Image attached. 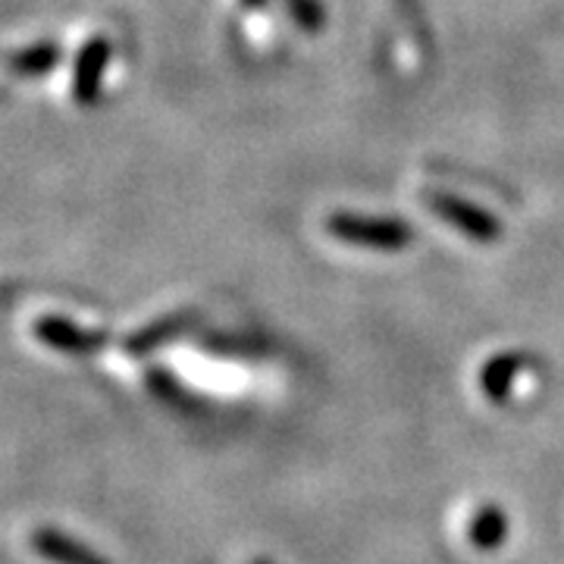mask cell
<instances>
[{
	"label": "cell",
	"instance_id": "cell-7",
	"mask_svg": "<svg viewBox=\"0 0 564 564\" xmlns=\"http://www.w3.org/2000/svg\"><path fill=\"white\" fill-rule=\"evenodd\" d=\"M61 63L63 44H57V41H35V44L10 54V69L22 79H41V76L54 73Z\"/></svg>",
	"mask_w": 564,
	"mask_h": 564
},
{
	"label": "cell",
	"instance_id": "cell-2",
	"mask_svg": "<svg viewBox=\"0 0 564 564\" xmlns=\"http://www.w3.org/2000/svg\"><path fill=\"white\" fill-rule=\"evenodd\" d=\"M423 204H426L440 220L448 223L452 229H458L462 236H467L470 242L492 245L502 239V223H499V217L489 214L480 204L467 202L462 195H452V192L433 188V192L423 195Z\"/></svg>",
	"mask_w": 564,
	"mask_h": 564
},
{
	"label": "cell",
	"instance_id": "cell-6",
	"mask_svg": "<svg viewBox=\"0 0 564 564\" xmlns=\"http://www.w3.org/2000/svg\"><path fill=\"white\" fill-rule=\"evenodd\" d=\"M32 549L39 552L44 562L51 564H110L104 555H98L95 549H88L79 540L66 536L54 527H41L32 533Z\"/></svg>",
	"mask_w": 564,
	"mask_h": 564
},
{
	"label": "cell",
	"instance_id": "cell-1",
	"mask_svg": "<svg viewBox=\"0 0 564 564\" xmlns=\"http://www.w3.org/2000/svg\"><path fill=\"white\" fill-rule=\"evenodd\" d=\"M326 232L345 245H361L373 251H402L414 242V226L399 217H377V214H351L339 210L326 220Z\"/></svg>",
	"mask_w": 564,
	"mask_h": 564
},
{
	"label": "cell",
	"instance_id": "cell-9",
	"mask_svg": "<svg viewBox=\"0 0 564 564\" xmlns=\"http://www.w3.org/2000/svg\"><path fill=\"white\" fill-rule=\"evenodd\" d=\"M467 540L477 545L480 552H492L508 540V514L499 505H484L467 527Z\"/></svg>",
	"mask_w": 564,
	"mask_h": 564
},
{
	"label": "cell",
	"instance_id": "cell-10",
	"mask_svg": "<svg viewBox=\"0 0 564 564\" xmlns=\"http://www.w3.org/2000/svg\"><path fill=\"white\" fill-rule=\"evenodd\" d=\"M148 389L161 399V402L173 404V408H195V399L182 389V383L176 377H170L163 367H154V370H148Z\"/></svg>",
	"mask_w": 564,
	"mask_h": 564
},
{
	"label": "cell",
	"instance_id": "cell-3",
	"mask_svg": "<svg viewBox=\"0 0 564 564\" xmlns=\"http://www.w3.org/2000/svg\"><path fill=\"white\" fill-rule=\"evenodd\" d=\"M113 57V44L104 35H91V39L82 44L76 51V61H73V101L82 107H95L101 101L104 91V76H107V66Z\"/></svg>",
	"mask_w": 564,
	"mask_h": 564
},
{
	"label": "cell",
	"instance_id": "cell-4",
	"mask_svg": "<svg viewBox=\"0 0 564 564\" xmlns=\"http://www.w3.org/2000/svg\"><path fill=\"white\" fill-rule=\"evenodd\" d=\"M32 333H35V339L41 345L57 348L63 355H79V358L98 355L104 345L110 343V336L101 333V329H85V326L73 323L69 317H61V314L39 317V321L32 323Z\"/></svg>",
	"mask_w": 564,
	"mask_h": 564
},
{
	"label": "cell",
	"instance_id": "cell-8",
	"mask_svg": "<svg viewBox=\"0 0 564 564\" xmlns=\"http://www.w3.org/2000/svg\"><path fill=\"white\" fill-rule=\"evenodd\" d=\"M521 367H524V355H518V351H502V355L489 358L484 373H480V386H484L486 399L496 404L508 402L511 386H514V377L521 373Z\"/></svg>",
	"mask_w": 564,
	"mask_h": 564
},
{
	"label": "cell",
	"instance_id": "cell-13",
	"mask_svg": "<svg viewBox=\"0 0 564 564\" xmlns=\"http://www.w3.org/2000/svg\"><path fill=\"white\" fill-rule=\"evenodd\" d=\"M254 564H267V562H254Z\"/></svg>",
	"mask_w": 564,
	"mask_h": 564
},
{
	"label": "cell",
	"instance_id": "cell-11",
	"mask_svg": "<svg viewBox=\"0 0 564 564\" xmlns=\"http://www.w3.org/2000/svg\"><path fill=\"white\" fill-rule=\"evenodd\" d=\"M285 10L304 35H317L326 22V10L321 0H285Z\"/></svg>",
	"mask_w": 564,
	"mask_h": 564
},
{
	"label": "cell",
	"instance_id": "cell-5",
	"mask_svg": "<svg viewBox=\"0 0 564 564\" xmlns=\"http://www.w3.org/2000/svg\"><path fill=\"white\" fill-rule=\"evenodd\" d=\"M198 323H202V311H195V307L163 314V317H158L154 323H148V326L135 329V333L122 343V351H126V355H132V358H144V355L158 351L161 345L173 343V339L185 336V333H188V329H195Z\"/></svg>",
	"mask_w": 564,
	"mask_h": 564
},
{
	"label": "cell",
	"instance_id": "cell-12",
	"mask_svg": "<svg viewBox=\"0 0 564 564\" xmlns=\"http://www.w3.org/2000/svg\"><path fill=\"white\" fill-rule=\"evenodd\" d=\"M242 3V10H248V13H254V10H263L270 0H239Z\"/></svg>",
	"mask_w": 564,
	"mask_h": 564
}]
</instances>
